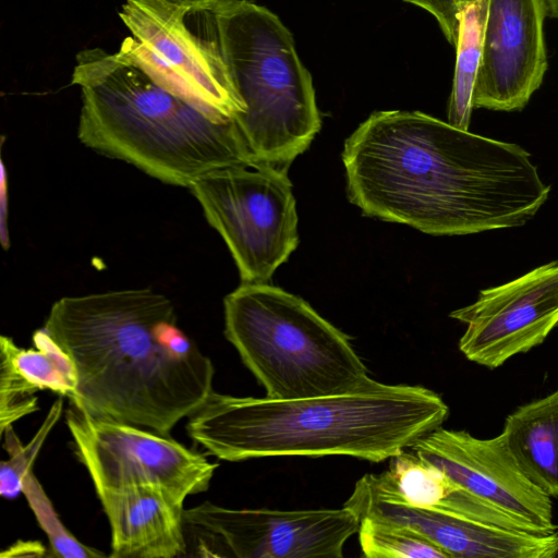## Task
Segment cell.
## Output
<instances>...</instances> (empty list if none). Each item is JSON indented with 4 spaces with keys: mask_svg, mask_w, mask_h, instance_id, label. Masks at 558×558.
<instances>
[{
    "mask_svg": "<svg viewBox=\"0 0 558 558\" xmlns=\"http://www.w3.org/2000/svg\"><path fill=\"white\" fill-rule=\"evenodd\" d=\"M342 161L363 215L432 235L522 227L550 193L520 145L421 111L372 113L345 140Z\"/></svg>",
    "mask_w": 558,
    "mask_h": 558,
    "instance_id": "1",
    "label": "cell"
},
{
    "mask_svg": "<svg viewBox=\"0 0 558 558\" xmlns=\"http://www.w3.org/2000/svg\"><path fill=\"white\" fill-rule=\"evenodd\" d=\"M43 328L73 364L71 404L92 415L170 435L213 391L211 360L178 327L162 293L64 296Z\"/></svg>",
    "mask_w": 558,
    "mask_h": 558,
    "instance_id": "2",
    "label": "cell"
},
{
    "mask_svg": "<svg viewBox=\"0 0 558 558\" xmlns=\"http://www.w3.org/2000/svg\"><path fill=\"white\" fill-rule=\"evenodd\" d=\"M449 408L423 386L372 380L355 391L278 400L211 391L189 416L191 439L218 459L349 456L381 462L440 427Z\"/></svg>",
    "mask_w": 558,
    "mask_h": 558,
    "instance_id": "3",
    "label": "cell"
},
{
    "mask_svg": "<svg viewBox=\"0 0 558 558\" xmlns=\"http://www.w3.org/2000/svg\"><path fill=\"white\" fill-rule=\"evenodd\" d=\"M81 88L77 136L86 147L189 187L230 166L255 167L234 120L217 119L159 85L128 52L76 54Z\"/></svg>",
    "mask_w": 558,
    "mask_h": 558,
    "instance_id": "4",
    "label": "cell"
},
{
    "mask_svg": "<svg viewBox=\"0 0 558 558\" xmlns=\"http://www.w3.org/2000/svg\"><path fill=\"white\" fill-rule=\"evenodd\" d=\"M187 16L244 107L234 122L254 168L288 171L322 126L312 76L292 34L275 13L247 0H214L187 8Z\"/></svg>",
    "mask_w": 558,
    "mask_h": 558,
    "instance_id": "5",
    "label": "cell"
},
{
    "mask_svg": "<svg viewBox=\"0 0 558 558\" xmlns=\"http://www.w3.org/2000/svg\"><path fill=\"white\" fill-rule=\"evenodd\" d=\"M223 311L225 336L267 398L339 395L373 380L350 338L294 294L242 282Z\"/></svg>",
    "mask_w": 558,
    "mask_h": 558,
    "instance_id": "6",
    "label": "cell"
},
{
    "mask_svg": "<svg viewBox=\"0 0 558 558\" xmlns=\"http://www.w3.org/2000/svg\"><path fill=\"white\" fill-rule=\"evenodd\" d=\"M190 190L226 242L242 282H268L296 248L298 215L287 171L230 166L201 177Z\"/></svg>",
    "mask_w": 558,
    "mask_h": 558,
    "instance_id": "7",
    "label": "cell"
},
{
    "mask_svg": "<svg viewBox=\"0 0 558 558\" xmlns=\"http://www.w3.org/2000/svg\"><path fill=\"white\" fill-rule=\"evenodd\" d=\"M191 553L202 557L342 558L359 518L340 509H230L209 501L184 509Z\"/></svg>",
    "mask_w": 558,
    "mask_h": 558,
    "instance_id": "8",
    "label": "cell"
},
{
    "mask_svg": "<svg viewBox=\"0 0 558 558\" xmlns=\"http://www.w3.org/2000/svg\"><path fill=\"white\" fill-rule=\"evenodd\" d=\"M65 423L95 490L151 485L185 501L208 489L218 468L170 435L95 416L72 404Z\"/></svg>",
    "mask_w": 558,
    "mask_h": 558,
    "instance_id": "9",
    "label": "cell"
},
{
    "mask_svg": "<svg viewBox=\"0 0 558 558\" xmlns=\"http://www.w3.org/2000/svg\"><path fill=\"white\" fill-rule=\"evenodd\" d=\"M187 8L168 0H126L119 16L132 36L120 49L154 80L220 120H234L244 107L208 43L186 20Z\"/></svg>",
    "mask_w": 558,
    "mask_h": 558,
    "instance_id": "10",
    "label": "cell"
},
{
    "mask_svg": "<svg viewBox=\"0 0 558 558\" xmlns=\"http://www.w3.org/2000/svg\"><path fill=\"white\" fill-rule=\"evenodd\" d=\"M466 325L459 350L471 362L497 368L542 344L558 325V260L480 291L449 314Z\"/></svg>",
    "mask_w": 558,
    "mask_h": 558,
    "instance_id": "11",
    "label": "cell"
},
{
    "mask_svg": "<svg viewBox=\"0 0 558 558\" xmlns=\"http://www.w3.org/2000/svg\"><path fill=\"white\" fill-rule=\"evenodd\" d=\"M410 449L470 494L525 524L531 533H555L550 497L523 474L502 433L482 439L440 426Z\"/></svg>",
    "mask_w": 558,
    "mask_h": 558,
    "instance_id": "12",
    "label": "cell"
},
{
    "mask_svg": "<svg viewBox=\"0 0 558 558\" xmlns=\"http://www.w3.org/2000/svg\"><path fill=\"white\" fill-rule=\"evenodd\" d=\"M545 0H487L473 108L520 111L541 87L548 61Z\"/></svg>",
    "mask_w": 558,
    "mask_h": 558,
    "instance_id": "13",
    "label": "cell"
},
{
    "mask_svg": "<svg viewBox=\"0 0 558 558\" xmlns=\"http://www.w3.org/2000/svg\"><path fill=\"white\" fill-rule=\"evenodd\" d=\"M111 531V558L187 555L184 501L151 485L98 489Z\"/></svg>",
    "mask_w": 558,
    "mask_h": 558,
    "instance_id": "14",
    "label": "cell"
},
{
    "mask_svg": "<svg viewBox=\"0 0 558 558\" xmlns=\"http://www.w3.org/2000/svg\"><path fill=\"white\" fill-rule=\"evenodd\" d=\"M33 344L34 348L24 349L10 337L0 338V409L7 414L22 415L34 410L39 390L68 397L75 391L73 364L44 328L34 332Z\"/></svg>",
    "mask_w": 558,
    "mask_h": 558,
    "instance_id": "15",
    "label": "cell"
},
{
    "mask_svg": "<svg viewBox=\"0 0 558 558\" xmlns=\"http://www.w3.org/2000/svg\"><path fill=\"white\" fill-rule=\"evenodd\" d=\"M409 502L477 522L531 533L525 524L466 492L434 464L407 449L383 472Z\"/></svg>",
    "mask_w": 558,
    "mask_h": 558,
    "instance_id": "16",
    "label": "cell"
},
{
    "mask_svg": "<svg viewBox=\"0 0 558 558\" xmlns=\"http://www.w3.org/2000/svg\"><path fill=\"white\" fill-rule=\"evenodd\" d=\"M501 433L523 474L558 498V389L518 407Z\"/></svg>",
    "mask_w": 558,
    "mask_h": 558,
    "instance_id": "17",
    "label": "cell"
},
{
    "mask_svg": "<svg viewBox=\"0 0 558 558\" xmlns=\"http://www.w3.org/2000/svg\"><path fill=\"white\" fill-rule=\"evenodd\" d=\"M486 11L487 0H478L464 7L460 13L447 122L462 130H469L474 109L472 100L483 53Z\"/></svg>",
    "mask_w": 558,
    "mask_h": 558,
    "instance_id": "18",
    "label": "cell"
},
{
    "mask_svg": "<svg viewBox=\"0 0 558 558\" xmlns=\"http://www.w3.org/2000/svg\"><path fill=\"white\" fill-rule=\"evenodd\" d=\"M359 542L368 558H450L433 541L417 531L390 521L363 518Z\"/></svg>",
    "mask_w": 558,
    "mask_h": 558,
    "instance_id": "19",
    "label": "cell"
},
{
    "mask_svg": "<svg viewBox=\"0 0 558 558\" xmlns=\"http://www.w3.org/2000/svg\"><path fill=\"white\" fill-rule=\"evenodd\" d=\"M22 493L40 527L47 534L52 555L62 558H99L106 555L75 538L59 519L52 502L31 470L23 478Z\"/></svg>",
    "mask_w": 558,
    "mask_h": 558,
    "instance_id": "20",
    "label": "cell"
},
{
    "mask_svg": "<svg viewBox=\"0 0 558 558\" xmlns=\"http://www.w3.org/2000/svg\"><path fill=\"white\" fill-rule=\"evenodd\" d=\"M62 405V399H58L51 405L41 426L26 446L20 442L12 427L4 432L10 459L2 461L0 466V495L3 498L13 499L22 493L23 478L32 470L40 448L58 422Z\"/></svg>",
    "mask_w": 558,
    "mask_h": 558,
    "instance_id": "21",
    "label": "cell"
},
{
    "mask_svg": "<svg viewBox=\"0 0 558 558\" xmlns=\"http://www.w3.org/2000/svg\"><path fill=\"white\" fill-rule=\"evenodd\" d=\"M429 12L450 45L456 46L460 13L464 7L478 0H404Z\"/></svg>",
    "mask_w": 558,
    "mask_h": 558,
    "instance_id": "22",
    "label": "cell"
},
{
    "mask_svg": "<svg viewBox=\"0 0 558 558\" xmlns=\"http://www.w3.org/2000/svg\"><path fill=\"white\" fill-rule=\"evenodd\" d=\"M45 555V547L37 542H17L13 547L8 550V556H43Z\"/></svg>",
    "mask_w": 558,
    "mask_h": 558,
    "instance_id": "23",
    "label": "cell"
},
{
    "mask_svg": "<svg viewBox=\"0 0 558 558\" xmlns=\"http://www.w3.org/2000/svg\"><path fill=\"white\" fill-rule=\"evenodd\" d=\"M168 1L179 4V5H182V7L193 8V7H199V5L206 4L214 0H168Z\"/></svg>",
    "mask_w": 558,
    "mask_h": 558,
    "instance_id": "24",
    "label": "cell"
},
{
    "mask_svg": "<svg viewBox=\"0 0 558 558\" xmlns=\"http://www.w3.org/2000/svg\"><path fill=\"white\" fill-rule=\"evenodd\" d=\"M547 8V15L558 20V0H545Z\"/></svg>",
    "mask_w": 558,
    "mask_h": 558,
    "instance_id": "25",
    "label": "cell"
},
{
    "mask_svg": "<svg viewBox=\"0 0 558 558\" xmlns=\"http://www.w3.org/2000/svg\"><path fill=\"white\" fill-rule=\"evenodd\" d=\"M555 534H556L557 539H558V526L556 527ZM555 558H558V549H557V553L555 555Z\"/></svg>",
    "mask_w": 558,
    "mask_h": 558,
    "instance_id": "26",
    "label": "cell"
}]
</instances>
